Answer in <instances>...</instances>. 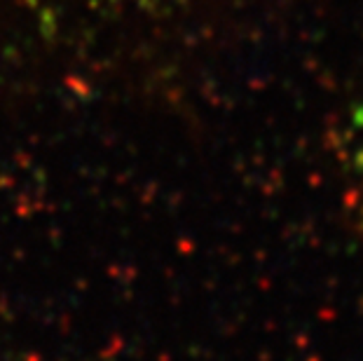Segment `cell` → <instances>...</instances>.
I'll use <instances>...</instances> for the list:
<instances>
[{"mask_svg": "<svg viewBox=\"0 0 363 361\" xmlns=\"http://www.w3.org/2000/svg\"><path fill=\"white\" fill-rule=\"evenodd\" d=\"M350 181L357 206L363 216V109L354 115L352 145H350Z\"/></svg>", "mask_w": 363, "mask_h": 361, "instance_id": "1", "label": "cell"}]
</instances>
